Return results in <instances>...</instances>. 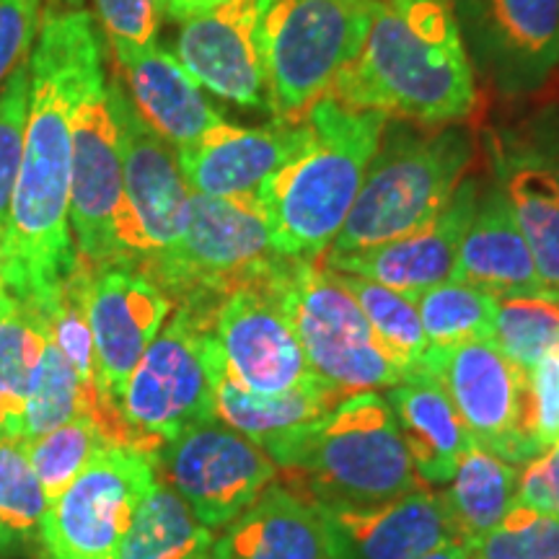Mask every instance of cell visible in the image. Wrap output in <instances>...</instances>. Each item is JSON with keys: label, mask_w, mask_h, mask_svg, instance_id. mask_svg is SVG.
<instances>
[{"label": "cell", "mask_w": 559, "mask_h": 559, "mask_svg": "<svg viewBox=\"0 0 559 559\" xmlns=\"http://www.w3.org/2000/svg\"><path fill=\"white\" fill-rule=\"evenodd\" d=\"M41 0H0V88L32 58Z\"/></svg>", "instance_id": "cell-40"}, {"label": "cell", "mask_w": 559, "mask_h": 559, "mask_svg": "<svg viewBox=\"0 0 559 559\" xmlns=\"http://www.w3.org/2000/svg\"><path fill=\"white\" fill-rule=\"evenodd\" d=\"M210 559H330L309 502L272 485L213 539Z\"/></svg>", "instance_id": "cell-24"}, {"label": "cell", "mask_w": 559, "mask_h": 559, "mask_svg": "<svg viewBox=\"0 0 559 559\" xmlns=\"http://www.w3.org/2000/svg\"><path fill=\"white\" fill-rule=\"evenodd\" d=\"M330 96L423 128L466 120L477 107V73L453 0H376L358 58Z\"/></svg>", "instance_id": "cell-2"}, {"label": "cell", "mask_w": 559, "mask_h": 559, "mask_svg": "<svg viewBox=\"0 0 559 559\" xmlns=\"http://www.w3.org/2000/svg\"><path fill=\"white\" fill-rule=\"evenodd\" d=\"M29 62L0 88V230L9 228L13 190L24 156L26 117H29Z\"/></svg>", "instance_id": "cell-38"}, {"label": "cell", "mask_w": 559, "mask_h": 559, "mask_svg": "<svg viewBox=\"0 0 559 559\" xmlns=\"http://www.w3.org/2000/svg\"><path fill=\"white\" fill-rule=\"evenodd\" d=\"M309 122H272L264 128H236L221 122L190 148L177 151L187 187L205 198H257L280 166L306 148Z\"/></svg>", "instance_id": "cell-21"}, {"label": "cell", "mask_w": 559, "mask_h": 559, "mask_svg": "<svg viewBox=\"0 0 559 559\" xmlns=\"http://www.w3.org/2000/svg\"><path fill=\"white\" fill-rule=\"evenodd\" d=\"M330 559H423L456 542L440 495L415 487L379 506H311Z\"/></svg>", "instance_id": "cell-19"}, {"label": "cell", "mask_w": 559, "mask_h": 559, "mask_svg": "<svg viewBox=\"0 0 559 559\" xmlns=\"http://www.w3.org/2000/svg\"><path fill=\"white\" fill-rule=\"evenodd\" d=\"M213 539L169 485H156L140 502L115 559H210Z\"/></svg>", "instance_id": "cell-28"}, {"label": "cell", "mask_w": 559, "mask_h": 559, "mask_svg": "<svg viewBox=\"0 0 559 559\" xmlns=\"http://www.w3.org/2000/svg\"><path fill=\"white\" fill-rule=\"evenodd\" d=\"M26 453L50 506L104 449L117 445L94 415H81L45 436L24 440Z\"/></svg>", "instance_id": "cell-34"}, {"label": "cell", "mask_w": 559, "mask_h": 559, "mask_svg": "<svg viewBox=\"0 0 559 559\" xmlns=\"http://www.w3.org/2000/svg\"><path fill=\"white\" fill-rule=\"evenodd\" d=\"M304 120L311 140L264 181L257 200L272 249L285 260L319 262L345 226L389 117L324 96Z\"/></svg>", "instance_id": "cell-3"}, {"label": "cell", "mask_w": 559, "mask_h": 559, "mask_svg": "<svg viewBox=\"0 0 559 559\" xmlns=\"http://www.w3.org/2000/svg\"><path fill=\"white\" fill-rule=\"evenodd\" d=\"M290 262L267 283L228 293L213 317V337L223 366L254 394L275 396L321 383L306 360L304 345L283 304V283Z\"/></svg>", "instance_id": "cell-14"}, {"label": "cell", "mask_w": 559, "mask_h": 559, "mask_svg": "<svg viewBox=\"0 0 559 559\" xmlns=\"http://www.w3.org/2000/svg\"><path fill=\"white\" fill-rule=\"evenodd\" d=\"M383 396L394 412L417 477L430 487L449 485L472 436L445 391L428 376H415L386 389Z\"/></svg>", "instance_id": "cell-25"}, {"label": "cell", "mask_w": 559, "mask_h": 559, "mask_svg": "<svg viewBox=\"0 0 559 559\" xmlns=\"http://www.w3.org/2000/svg\"><path fill=\"white\" fill-rule=\"evenodd\" d=\"M207 358H210V379H213V404L215 419L226 428L236 430L239 436L249 438L251 443L267 445L285 432L300 428V425L311 423L321 415H326L332 407L345 400L340 391L317 383V386H306L288 391V394L264 396L254 391L243 389L234 376L223 366L221 349L215 345L213 332L207 342Z\"/></svg>", "instance_id": "cell-26"}, {"label": "cell", "mask_w": 559, "mask_h": 559, "mask_svg": "<svg viewBox=\"0 0 559 559\" xmlns=\"http://www.w3.org/2000/svg\"><path fill=\"white\" fill-rule=\"evenodd\" d=\"M464 547L472 559H559V515L515 502L498 526Z\"/></svg>", "instance_id": "cell-37"}, {"label": "cell", "mask_w": 559, "mask_h": 559, "mask_svg": "<svg viewBox=\"0 0 559 559\" xmlns=\"http://www.w3.org/2000/svg\"><path fill=\"white\" fill-rule=\"evenodd\" d=\"M47 342L45 319L29 298L0 290V400L9 409L13 436L21 432L29 383Z\"/></svg>", "instance_id": "cell-30"}, {"label": "cell", "mask_w": 559, "mask_h": 559, "mask_svg": "<svg viewBox=\"0 0 559 559\" xmlns=\"http://www.w3.org/2000/svg\"><path fill=\"white\" fill-rule=\"evenodd\" d=\"M526 436L534 456L559 445V345L526 370Z\"/></svg>", "instance_id": "cell-39"}, {"label": "cell", "mask_w": 559, "mask_h": 559, "mask_svg": "<svg viewBox=\"0 0 559 559\" xmlns=\"http://www.w3.org/2000/svg\"><path fill=\"white\" fill-rule=\"evenodd\" d=\"M267 0H223L181 21L177 58L200 86L247 109H267L260 19Z\"/></svg>", "instance_id": "cell-18"}, {"label": "cell", "mask_w": 559, "mask_h": 559, "mask_svg": "<svg viewBox=\"0 0 559 559\" xmlns=\"http://www.w3.org/2000/svg\"><path fill=\"white\" fill-rule=\"evenodd\" d=\"M11 555V551H5V549H0V559H5V557H9Z\"/></svg>", "instance_id": "cell-47"}, {"label": "cell", "mask_w": 559, "mask_h": 559, "mask_svg": "<svg viewBox=\"0 0 559 559\" xmlns=\"http://www.w3.org/2000/svg\"><path fill=\"white\" fill-rule=\"evenodd\" d=\"M521 469L469 438L456 472L440 495L459 544H472L506 519L519 500Z\"/></svg>", "instance_id": "cell-27"}, {"label": "cell", "mask_w": 559, "mask_h": 559, "mask_svg": "<svg viewBox=\"0 0 559 559\" xmlns=\"http://www.w3.org/2000/svg\"><path fill=\"white\" fill-rule=\"evenodd\" d=\"M376 0H267L260 50L267 109L280 122H304L358 58Z\"/></svg>", "instance_id": "cell-6"}, {"label": "cell", "mask_w": 559, "mask_h": 559, "mask_svg": "<svg viewBox=\"0 0 559 559\" xmlns=\"http://www.w3.org/2000/svg\"><path fill=\"white\" fill-rule=\"evenodd\" d=\"M0 432H9V436H13V428H11V417H9V409H5L3 400H0Z\"/></svg>", "instance_id": "cell-46"}, {"label": "cell", "mask_w": 559, "mask_h": 559, "mask_svg": "<svg viewBox=\"0 0 559 559\" xmlns=\"http://www.w3.org/2000/svg\"><path fill=\"white\" fill-rule=\"evenodd\" d=\"M70 140V230L79 260L91 270L124 264L120 132L109 109L104 70H96L83 88Z\"/></svg>", "instance_id": "cell-12"}, {"label": "cell", "mask_w": 559, "mask_h": 559, "mask_svg": "<svg viewBox=\"0 0 559 559\" xmlns=\"http://www.w3.org/2000/svg\"><path fill=\"white\" fill-rule=\"evenodd\" d=\"M50 500L26 453V443L0 432V549L39 551L41 521Z\"/></svg>", "instance_id": "cell-32"}, {"label": "cell", "mask_w": 559, "mask_h": 559, "mask_svg": "<svg viewBox=\"0 0 559 559\" xmlns=\"http://www.w3.org/2000/svg\"><path fill=\"white\" fill-rule=\"evenodd\" d=\"M415 376L445 391L466 432L495 456L515 466L536 459L526 436V370L492 340L428 347Z\"/></svg>", "instance_id": "cell-13"}, {"label": "cell", "mask_w": 559, "mask_h": 559, "mask_svg": "<svg viewBox=\"0 0 559 559\" xmlns=\"http://www.w3.org/2000/svg\"><path fill=\"white\" fill-rule=\"evenodd\" d=\"M156 474L202 526L218 531L275 481L277 466L249 438L210 423L166 443L156 453Z\"/></svg>", "instance_id": "cell-15"}, {"label": "cell", "mask_w": 559, "mask_h": 559, "mask_svg": "<svg viewBox=\"0 0 559 559\" xmlns=\"http://www.w3.org/2000/svg\"><path fill=\"white\" fill-rule=\"evenodd\" d=\"M223 0H158V9L160 16H169L174 21H187L192 16H200L215 5H221Z\"/></svg>", "instance_id": "cell-43"}, {"label": "cell", "mask_w": 559, "mask_h": 559, "mask_svg": "<svg viewBox=\"0 0 559 559\" xmlns=\"http://www.w3.org/2000/svg\"><path fill=\"white\" fill-rule=\"evenodd\" d=\"M515 502L559 515V445L523 464Z\"/></svg>", "instance_id": "cell-42"}, {"label": "cell", "mask_w": 559, "mask_h": 559, "mask_svg": "<svg viewBox=\"0 0 559 559\" xmlns=\"http://www.w3.org/2000/svg\"><path fill=\"white\" fill-rule=\"evenodd\" d=\"M472 153V138L456 124L417 130L389 120L345 226L326 251L381 247L428 226L459 190Z\"/></svg>", "instance_id": "cell-5"}, {"label": "cell", "mask_w": 559, "mask_h": 559, "mask_svg": "<svg viewBox=\"0 0 559 559\" xmlns=\"http://www.w3.org/2000/svg\"><path fill=\"white\" fill-rule=\"evenodd\" d=\"M489 340L521 370H531L559 345V300L500 298Z\"/></svg>", "instance_id": "cell-36"}, {"label": "cell", "mask_w": 559, "mask_h": 559, "mask_svg": "<svg viewBox=\"0 0 559 559\" xmlns=\"http://www.w3.org/2000/svg\"><path fill=\"white\" fill-rule=\"evenodd\" d=\"M423 559H472V555L466 551L464 544L445 542V544H440L438 549H432L430 555H425Z\"/></svg>", "instance_id": "cell-45"}, {"label": "cell", "mask_w": 559, "mask_h": 559, "mask_svg": "<svg viewBox=\"0 0 559 559\" xmlns=\"http://www.w3.org/2000/svg\"><path fill=\"white\" fill-rule=\"evenodd\" d=\"M283 304L313 376L345 400L409 381L334 272L317 262L293 260L283 283Z\"/></svg>", "instance_id": "cell-9"}, {"label": "cell", "mask_w": 559, "mask_h": 559, "mask_svg": "<svg viewBox=\"0 0 559 559\" xmlns=\"http://www.w3.org/2000/svg\"><path fill=\"white\" fill-rule=\"evenodd\" d=\"M81 415H94L102 423V404L88 394L75 368L70 366V360L47 332L45 349H41L37 370L32 376L29 396H26L24 415H21L19 438H39Z\"/></svg>", "instance_id": "cell-31"}, {"label": "cell", "mask_w": 559, "mask_h": 559, "mask_svg": "<svg viewBox=\"0 0 559 559\" xmlns=\"http://www.w3.org/2000/svg\"><path fill=\"white\" fill-rule=\"evenodd\" d=\"M156 485V453L109 445L47 510L37 555L115 559L140 502Z\"/></svg>", "instance_id": "cell-10"}, {"label": "cell", "mask_w": 559, "mask_h": 559, "mask_svg": "<svg viewBox=\"0 0 559 559\" xmlns=\"http://www.w3.org/2000/svg\"><path fill=\"white\" fill-rule=\"evenodd\" d=\"M111 50L128 81L132 107L177 151L190 148L207 130L223 122L218 111L210 107L200 83L171 52L156 45H115Z\"/></svg>", "instance_id": "cell-22"}, {"label": "cell", "mask_w": 559, "mask_h": 559, "mask_svg": "<svg viewBox=\"0 0 559 559\" xmlns=\"http://www.w3.org/2000/svg\"><path fill=\"white\" fill-rule=\"evenodd\" d=\"M477 200V181H461L449 205L440 210L438 218L425 228L381 243V247L349 251V254L326 251L317 264L324 270L342 272V275L373 280L409 300L417 298L419 293L456 280L461 239H464Z\"/></svg>", "instance_id": "cell-20"}, {"label": "cell", "mask_w": 559, "mask_h": 559, "mask_svg": "<svg viewBox=\"0 0 559 559\" xmlns=\"http://www.w3.org/2000/svg\"><path fill=\"white\" fill-rule=\"evenodd\" d=\"M102 70V47L86 11H47L29 58V117L13 190L9 239L21 298L52 290L79 264L70 230V151L73 115L91 75Z\"/></svg>", "instance_id": "cell-1"}, {"label": "cell", "mask_w": 559, "mask_h": 559, "mask_svg": "<svg viewBox=\"0 0 559 559\" xmlns=\"http://www.w3.org/2000/svg\"><path fill=\"white\" fill-rule=\"evenodd\" d=\"M456 280L495 298H549L502 187L479 192L459 249Z\"/></svg>", "instance_id": "cell-23"}, {"label": "cell", "mask_w": 559, "mask_h": 559, "mask_svg": "<svg viewBox=\"0 0 559 559\" xmlns=\"http://www.w3.org/2000/svg\"><path fill=\"white\" fill-rule=\"evenodd\" d=\"M107 99L122 153V262L140 270L179 241L192 192L181 174L177 148L138 115L117 81L107 83Z\"/></svg>", "instance_id": "cell-11"}, {"label": "cell", "mask_w": 559, "mask_h": 559, "mask_svg": "<svg viewBox=\"0 0 559 559\" xmlns=\"http://www.w3.org/2000/svg\"><path fill=\"white\" fill-rule=\"evenodd\" d=\"M502 190L513 205L544 288L559 300V169L523 164L513 169Z\"/></svg>", "instance_id": "cell-29"}, {"label": "cell", "mask_w": 559, "mask_h": 559, "mask_svg": "<svg viewBox=\"0 0 559 559\" xmlns=\"http://www.w3.org/2000/svg\"><path fill=\"white\" fill-rule=\"evenodd\" d=\"M171 311L174 300L138 267L109 264L91 272L88 321L96 349V379L104 423L117 445H130L120 417L124 386Z\"/></svg>", "instance_id": "cell-16"}, {"label": "cell", "mask_w": 559, "mask_h": 559, "mask_svg": "<svg viewBox=\"0 0 559 559\" xmlns=\"http://www.w3.org/2000/svg\"><path fill=\"white\" fill-rule=\"evenodd\" d=\"M466 52L506 96L542 88L559 66V0H453Z\"/></svg>", "instance_id": "cell-17"}, {"label": "cell", "mask_w": 559, "mask_h": 559, "mask_svg": "<svg viewBox=\"0 0 559 559\" xmlns=\"http://www.w3.org/2000/svg\"><path fill=\"white\" fill-rule=\"evenodd\" d=\"M96 16L115 45H156L160 9L158 0H94Z\"/></svg>", "instance_id": "cell-41"}, {"label": "cell", "mask_w": 559, "mask_h": 559, "mask_svg": "<svg viewBox=\"0 0 559 559\" xmlns=\"http://www.w3.org/2000/svg\"><path fill=\"white\" fill-rule=\"evenodd\" d=\"M262 449L283 469L285 487L309 506H379L419 487L394 412L379 391L347 396Z\"/></svg>", "instance_id": "cell-4"}, {"label": "cell", "mask_w": 559, "mask_h": 559, "mask_svg": "<svg viewBox=\"0 0 559 559\" xmlns=\"http://www.w3.org/2000/svg\"><path fill=\"white\" fill-rule=\"evenodd\" d=\"M272 249L270 228L257 198H205L190 194V213L179 241L166 254L143 264L174 304L213 300L228 293L267 283L285 267Z\"/></svg>", "instance_id": "cell-8"}, {"label": "cell", "mask_w": 559, "mask_h": 559, "mask_svg": "<svg viewBox=\"0 0 559 559\" xmlns=\"http://www.w3.org/2000/svg\"><path fill=\"white\" fill-rule=\"evenodd\" d=\"M218 304L181 300L132 370L120 402L128 443L158 453L202 425L218 423L207 342Z\"/></svg>", "instance_id": "cell-7"}, {"label": "cell", "mask_w": 559, "mask_h": 559, "mask_svg": "<svg viewBox=\"0 0 559 559\" xmlns=\"http://www.w3.org/2000/svg\"><path fill=\"white\" fill-rule=\"evenodd\" d=\"M11 277H13V264H11L9 239H5V230H0V290L11 288Z\"/></svg>", "instance_id": "cell-44"}, {"label": "cell", "mask_w": 559, "mask_h": 559, "mask_svg": "<svg viewBox=\"0 0 559 559\" xmlns=\"http://www.w3.org/2000/svg\"><path fill=\"white\" fill-rule=\"evenodd\" d=\"M423 321L430 347L459 345V342L492 337V321L500 298L474 288L469 283L451 280L412 298Z\"/></svg>", "instance_id": "cell-33"}, {"label": "cell", "mask_w": 559, "mask_h": 559, "mask_svg": "<svg viewBox=\"0 0 559 559\" xmlns=\"http://www.w3.org/2000/svg\"><path fill=\"white\" fill-rule=\"evenodd\" d=\"M334 275H337L342 288L355 298V304L366 313L373 332L379 334V340L402 362L412 379L430 347L428 337H425L423 321H419L417 306L407 296L386 288V285L373 283V280L342 275V272H334Z\"/></svg>", "instance_id": "cell-35"}]
</instances>
